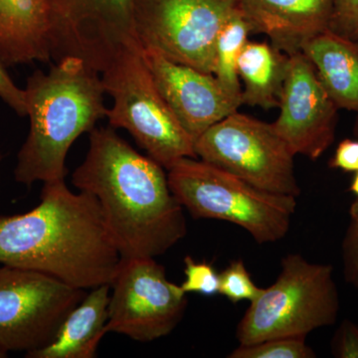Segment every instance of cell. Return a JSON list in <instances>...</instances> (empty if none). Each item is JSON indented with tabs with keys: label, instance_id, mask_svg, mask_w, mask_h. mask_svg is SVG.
<instances>
[{
	"label": "cell",
	"instance_id": "14",
	"mask_svg": "<svg viewBox=\"0 0 358 358\" xmlns=\"http://www.w3.org/2000/svg\"><path fill=\"white\" fill-rule=\"evenodd\" d=\"M334 0H238L253 33L288 55L329 27Z\"/></svg>",
	"mask_w": 358,
	"mask_h": 358
},
{
	"label": "cell",
	"instance_id": "8",
	"mask_svg": "<svg viewBox=\"0 0 358 358\" xmlns=\"http://www.w3.org/2000/svg\"><path fill=\"white\" fill-rule=\"evenodd\" d=\"M238 0H133V22L143 49L213 74L219 32L239 13Z\"/></svg>",
	"mask_w": 358,
	"mask_h": 358
},
{
	"label": "cell",
	"instance_id": "1",
	"mask_svg": "<svg viewBox=\"0 0 358 358\" xmlns=\"http://www.w3.org/2000/svg\"><path fill=\"white\" fill-rule=\"evenodd\" d=\"M89 134V150L73 173V185L98 200L122 259L166 253L187 228L164 167L136 152L110 127Z\"/></svg>",
	"mask_w": 358,
	"mask_h": 358
},
{
	"label": "cell",
	"instance_id": "24",
	"mask_svg": "<svg viewBox=\"0 0 358 358\" xmlns=\"http://www.w3.org/2000/svg\"><path fill=\"white\" fill-rule=\"evenodd\" d=\"M327 29L358 41V0H334Z\"/></svg>",
	"mask_w": 358,
	"mask_h": 358
},
{
	"label": "cell",
	"instance_id": "30",
	"mask_svg": "<svg viewBox=\"0 0 358 358\" xmlns=\"http://www.w3.org/2000/svg\"><path fill=\"white\" fill-rule=\"evenodd\" d=\"M2 160H3V154H2L1 150H0V166H1Z\"/></svg>",
	"mask_w": 358,
	"mask_h": 358
},
{
	"label": "cell",
	"instance_id": "29",
	"mask_svg": "<svg viewBox=\"0 0 358 358\" xmlns=\"http://www.w3.org/2000/svg\"><path fill=\"white\" fill-rule=\"evenodd\" d=\"M7 355H8V353L4 352L3 350H1V348H0V358L6 357Z\"/></svg>",
	"mask_w": 358,
	"mask_h": 358
},
{
	"label": "cell",
	"instance_id": "22",
	"mask_svg": "<svg viewBox=\"0 0 358 358\" xmlns=\"http://www.w3.org/2000/svg\"><path fill=\"white\" fill-rule=\"evenodd\" d=\"M185 280L180 285L185 293L214 296L219 294V274L210 264L197 263L192 257L185 259Z\"/></svg>",
	"mask_w": 358,
	"mask_h": 358
},
{
	"label": "cell",
	"instance_id": "9",
	"mask_svg": "<svg viewBox=\"0 0 358 358\" xmlns=\"http://www.w3.org/2000/svg\"><path fill=\"white\" fill-rule=\"evenodd\" d=\"M87 293L43 273L1 265L0 348L27 355L44 348Z\"/></svg>",
	"mask_w": 358,
	"mask_h": 358
},
{
	"label": "cell",
	"instance_id": "17",
	"mask_svg": "<svg viewBox=\"0 0 358 358\" xmlns=\"http://www.w3.org/2000/svg\"><path fill=\"white\" fill-rule=\"evenodd\" d=\"M301 51L336 107L358 112V41L327 29L306 42Z\"/></svg>",
	"mask_w": 358,
	"mask_h": 358
},
{
	"label": "cell",
	"instance_id": "27",
	"mask_svg": "<svg viewBox=\"0 0 358 358\" xmlns=\"http://www.w3.org/2000/svg\"><path fill=\"white\" fill-rule=\"evenodd\" d=\"M333 169H343L346 173L358 171V141L345 140L339 143L334 157L329 162Z\"/></svg>",
	"mask_w": 358,
	"mask_h": 358
},
{
	"label": "cell",
	"instance_id": "23",
	"mask_svg": "<svg viewBox=\"0 0 358 358\" xmlns=\"http://www.w3.org/2000/svg\"><path fill=\"white\" fill-rule=\"evenodd\" d=\"M350 221L343 241V265L345 281L358 289V199L350 209Z\"/></svg>",
	"mask_w": 358,
	"mask_h": 358
},
{
	"label": "cell",
	"instance_id": "16",
	"mask_svg": "<svg viewBox=\"0 0 358 358\" xmlns=\"http://www.w3.org/2000/svg\"><path fill=\"white\" fill-rule=\"evenodd\" d=\"M110 285L90 289L73 308L48 345L25 355L28 358H94L107 334Z\"/></svg>",
	"mask_w": 358,
	"mask_h": 358
},
{
	"label": "cell",
	"instance_id": "2",
	"mask_svg": "<svg viewBox=\"0 0 358 358\" xmlns=\"http://www.w3.org/2000/svg\"><path fill=\"white\" fill-rule=\"evenodd\" d=\"M43 185L35 208L0 216V264L86 291L110 286L122 258L98 200L71 192L65 179Z\"/></svg>",
	"mask_w": 358,
	"mask_h": 358
},
{
	"label": "cell",
	"instance_id": "28",
	"mask_svg": "<svg viewBox=\"0 0 358 358\" xmlns=\"http://www.w3.org/2000/svg\"><path fill=\"white\" fill-rule=\"evenodd\" d=\"M350 190L357 195L358 199V171L355 174V179H353L352 186H350Z\"/></svg>",
	"mask_w": 358,
	"mask_h": 358
},
{
	"label": "cell",
	"instance_id": "15",
	"mask_svg": "<svg viewBox=\"0 0 358 358\" xmlns=\"http://www.w3.org/2000/svg\"><path fill=\"white\" fill-rule=\"evenodd\" d=\"M51 16L45 0H0V64L49 62Z\"/></svg>",
	"mask_w": 358,
	"mask_h": 358
},
{
	"label": "cell",
	"instance_id": "20",
	"mask_svg": "<svg viewBox=\"0 0 358 358\" xmlns=\"http://www.w3.org/2000/svg\"><path fill=\"white\" fill-rule=\"evenodd\" d=\"M306 338L267 339L253 345H240L230 358H315L317 355L306 343Z\"/></svg>",
	"mask_w": 358,
	"mask_h": 358
},
{
	"label": "cell",
	"instance_id": "18",
	"mask_svg": "<svg viewBox=\"0 0 358 358\" xmlns=\"http://www.w3.org/2000/svg\"><path fill=\"white\" fill-rule=\"evenodd\" d=\"M289 55L274 45L248 41L238 60V75L244 83L242 103L270 110L279 107Z\"/></svg>",
	"mask_w": 358,
	"mask_h": 358
},
{
	"label": "cell",
	"instance_id": "25",
	"mask_svg": "<svg viewBox=\"0 0 358 358\" xmlns=\"http://www.w3.org/2000/svg\"><path fill=\"white\" fill-rule=\"evenodd\" d=\"M331 353L338 358H358V324L345 320L331 339Z\"/></svg>",
	"mask_w": 358,
	"mask_h": 358
},
{
	"label": "cell",
	"instance_id": "11",
	"mask_svg": "<svg viewBox=\"0 0 358 358\" xmlns=\"http://www.w3.org/2000/svg\"><path fill=\"white\" fill-rule=\"evenodd\" d=\"M110 289L107 333L148 343L169 336L185 315L186 293L155 258L122 259Z\"/></svg>",
	"mask_w": 358,
	"mask_h": 358
},
{
	"label": "cell",
	"instance_id": "13",
	"mask_svg": "<svg viewBox=\"0 0 358 358\" xmlns=\"http://www.w3.org/2000/svg\"><path fill=\"white\" fill-rule=\"evenodd\" d=\"M143 55L160 95L194 141L243 105L213 74L178 64L152 49L143 48Z\"/></svg>",
	"mask_w": 358,
	"mask_h": 358
},
{
	"label": "cell",
	"instance_id": "5",
	"mask_svg": "<svg viewBox=\"0 0 358 358\" xmlns=\"http://www.w3.org/2000/svg\"><path fill=\"white\" fill-rule=\"evenodd\" d=\"M334 268L313 264L299 254L282 260L277 281L261 289L238 324L240 345L278 338H306L338 320L339 294Z\"/></svg>",
	"mask_w": 358,
	"mask_h": 358
},
{
	"label": "cell",
	"instance_id": "6",
	"mask_svg": "<svg viewBox=\"0 0 358 358\" xmlns=\"http://www.w3.org/2000/svg\"><path fill=\"white\" fill-rule=\"evenodd\" d=\"M101 74L106 94L114 100L107 112L110 128L128 131L166 171L183 157L197 159L194 141L160 95L143 47L124 51Z\"/></svg>",
	"mask_w": 358,
	"mask_h": 358
},
{
	"label": "cell",
	"instance_id": "21",
	"mask_svg": "<svg viewBox=\"0 0 358 358\" xmlns=\"http://www.w3.org/2000/svg\"><path fill=\"white\" fill-rule=\"evenodd\" d=\"M261 289L252 280L243 261L235 260L219 274V294L232 303L252 301L260 294Z\"/></svg>",
	"mask_w": 358,
	"mask_h": 358
},
{
	"label": "cell",
	"instance_id": "7",
	"mask_svg": "<svg viewBox=\"0 0 358 358\" xmlns=\"http://www.w3.org/2000/svg\"><path fill=\"white\" fill-rule=\"evenodd\" d=\"M197 157L266 192L298 197L294 155L272 124L232 113L194 141Z\"/></svg>",
	"mask_w": 358,
	"mask_h": 358
},
{
	"label": "cell",
	"instance_id": "19",
	"mask_svg": "<svg viewBox=\"0 0 358 358\" xmlns=\"http://www.w3.org/2000/svg\"><path fill=\"white\" fill-rule=\"evenodd\" d=\"M251 25L241 9L219 32L215 46V66L213 75L231 96L242 101L241 84L238 75V60L248 43Z\"/></svg>",
	"mask_w": 358,
	"mask_h": 358
},
{
	"label": "cell",
	"instance_id": "26",
	"mask_svg": "<svg viewBox=\"0 0 358 358\" xmlns=\"http://www.w3.org/2000/svg\"><path fill=\"white\" fill-rule=\"evenodd\" d=\"M0 99L20 117L27 115L24 89L14 83L2 64H0Z\"/></svg>",
	"mask_w": 358,
	"mask_h": 358
},
{
	"label": "cell",
	"instance_id": "3",
	"mask_svg": "<svg viewBox=\"0 0 358 358\" xmlns=\"http://www.w3.org/2000/svg\"><path fill=\"white\" fill-rule=\"evenodd\" d=\"M100 73L82 59L65 57L48 72L28 78L25 98L30 128L17 155L14 178L21 185L63 180L75 141L107 117Z\"/></svg>",
	"mask_w": 358,
	"mask_h": 358
},
{
	"label": "cell",
	"instance_id": "10",
	"mask_svg": "<svg viewBox=\"0 0 358 358\" xmlns=\"http://www.w3.org/2000/svg\"><path fill=\"white\" fill-rule=\"evenodd\" d=\"M51 16L52 59H82L103 73L129 49L141 47L133 0H45Z\"/></svg>",
	"mask_w": 358,
	"mask_h": 358
},
{
	"label": "cell",
	"instance_id": "4",
	"mask_svg": "<svg viewBox=\"0 0 358 358\" xmlns=\"http://www.w3.org/2000/svg\"><path fill=\"white\" fill-rule=\"evenodd\" d=\"M174 199L194 218L236 224L259 244L286 236L296 197L266 192L203 160L183 157L167 169Z\"/></svg>",
	"mask_w": 358,
	"mask_h": 358
},
{
	"label": "cell",
	"instance_id": "12",
	"mask_svg": "<svg viewBox=\"0 0 358 358\" xmlns=\"http://www.w3.org/2000/svg\"><path fill=\"white\" fill-rule=\"evenodd\" d=\"M279 108L272 126L292 152L313 160L322 157L334 143L338 108L301 51L289 55Z\"/></svg>",
	"mask_w": 358,
	"mask_h": 358
}]
</instances>
